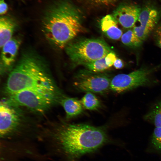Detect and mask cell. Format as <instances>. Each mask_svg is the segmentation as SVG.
I'll list each match as a JSON object with an SVG mask.
<instances>
[{
    "label": "cell",
    "mask_w": 161,
    "mask_h": 161,
    "mask_svg": "<svg viewBox=\"0 0 161 161\" xmlns=\"http://www.w3.org/2000/svg\"><path fill=\"white\" fill-rule=\"evenodd\" d=\"M60 103L66 113V117L70 118L80 114L83 111V106L80 101L76 98L62 97Z\"/></svg>",
    "instance_id": "obj_13"
},
{
    "label": "cell",
    "mask_w": 161,
    "mask_h": 161,
    "mask_svg": "<svg viewBox=\"0 0 161 161\" xmlns=\"http://www.w3.org/2000/svg\"><path fill=\"white\" fill-rule=\"evenodd\" d=\"M118 24L112 14L105 16L102 18L100 21V27L102 32L109 38L114 40L120 38L123 34Z\"/></svg>",
    "instance_id": "obj_12"
},
{
    "label": "cell",
    "mask_w": 161,
    "mask_h": 161,
    "mask_svg": "<svg viewBox=\"0 0 161 161\" xmlns=\"http://www.w3.org/2000/svg\"><path fill=\"white\" fill-rule=\"evenodd\" d=\"M137 5L125 4L118 6L113 12L112 16L123 28L133 27L137 21L141 10Z\"/></svg>",
    "instance_id": "obj_10"
},
{
    "label": "cell",
    "mask_w": 161,
    "mask_h": 161,
    "mask_svg": "<svg viewBox=\"0 0 161 161\" xmlns=\"http://www.w3.org/2000/svg\"><path fill=\"white\" fill-rule=\"evenodd\" d=\"M56 92L38 89L23 90L10 95L7 101L15 106H22L42 113L50 108L56 99Z\"/></svg>",
    "instance_id": "obj_5"
},
{
    "label": "cell",
    "mask_w": 161,
    "mask_h": 161,
    "mask_svg": "<svg viewBox=\"0 0 161 161\" xmlns=\"http://www.w3.org/2000/svg\"><path fill=\"white\" fill-rule=\"evenodd\" d=\"M83 107L85 109L95 110L98 109L100 106V101L92 93L86 92L80 101Z\"/></svg>",
    "instance_id": "obj_17"
},
{
    "label": "cell",
    "mask_w": 161,
    "mask_h": 161,
    "mask_svg": "<svg viewBox=\"0 0 161 161\" xmlns=\"http://www.w3.org/2000/svg\"><path fill=\"white\" fill-rule=\"evenodd\" d=\"M117 58L115 54L113 51L109 52L105 57L106 63L109 68L113 65Z\"/></svg>",
    "instance_id": "obj_21"
},
{
    "label": "cell",
    "mask_w": 161,
    "mask_h": 161,
    "mask_svg": "<svg viewBox=\"0 0 161 161\" xmlns=\"http://www.w3.org/2000/svg\"><path fill=\"white\" fill-rule=\"evenodd\" d=\"M113 65L115 68L117 69H122L124 66L123 61L121 59L118 58H117Z\"/></svg>",
    "instance_id": "obj_23"
},
{
    "label": "cell",
    "mask_w": 161,
    "mask_h": 161,
    "mask_svg": "<svg viewBox=\"0 0 161 161\" xmlns=\"http://www.w3.org/2000/svg\"><path fill=\"white\" fill-rule=\"evenodd\" d=\"M151 142L157 150L161 151V127H156L153 133Z\"/></svg>",
    "instance_id": "obj_19"
},
{
    "label": "cell",
    "mask_w": 161,
    "mask_h": 161,
    "mask_svg": "<svg viewBox=\"0 0 161 161\" xmlns=\"http://www.w3.org/2000/svg\"><path fill=\"white\" fill-rule=\"evenodd\" d=\"M87 70L76 76L74 85L77 89L86 92L103 93L110 89L111 79L109 76Z\"/></svg>",
    "instance_id": "obj_8"
},
{
    "label": "cell",
    "mask_w": 161,
    "mask_h": 161,
    "mask_svg": "<svg viewBox=\"0 0 161 161\" xmlns=\"http://www.w3.org/2000/svg\"><path fill=\"white\" fill-rule=\"evenodd\" d=\"M155 68H141L128 74H121L111 79L110 89L121 93L138 87L151 86L156 83L151 78Z\"/></svg>",
    "instance_id": "obj_6"
},
{
    "label": "cell",
    "mask_w": 161,
    "mask_h": 161,
    "mask_svg": "<svg viewBox=\"0 0 161 161\" xmlns=\"http://www.w3.org/2000/svg\"><path fill=\"white\" fill-rule=\"evenodd\" d=\"M21 44V40L12 38L2 47L1 56V73L12 70Z\"/></svg>",
    "instance_id": "obj_11"
},
{
    "label": "cell",
    "mask_w": 161,
    "mask_h": 161,
    "mask_svg": "<svg viewBox=\"0 0 161 161\" xmlns=\"http://www.w3.org/2000/svg\"><path fill=\"white\" fill-rule=\"evenodd\" d=\"M7 100L1 101L0 135L2 141L18 142L21 117L19 114Z\"/></svg>",
    "instance_id": "obj_7"
},
{
    "label": "cell",
    "mask_w": 161,
    "mask_h": 161,
    "mask_svg": "<svg viewBox=\"0 0 161 161\" xmlns=\"http://www.w3.org/2000/svg\"><path fill=\"white\" fill-rule=\"evenodd\" d=\"M159 17L158 12L152 7L146 6L141 9L132 29L136 35L143 42L154 30Z\"/></svg>",
    "instance_id": "obj_9"
},
{
    "label": "cell",
    "mask_w": 161,
    "mask_h": 161,
    "mask_svg": "<svg viewBox=\"0 0 161 161\" xmlns=\"http://www.w3.org/2000/svg\"><path fill=\"white\" fill-rule=\"evenodd\" d=\"M74 66H85L104 57L113 51L103 40L100 38H81L69 42L65 48Z\"/></svg>",
    "instance_id": "obj_4"
},
{
    "label": "cell",
    "mask_w": 161,
    "mask_h": 161,
    "mask_svg": "<svg viewBox=\"0 0 161 161\" xmlns=\"http://www.w3.org/2000/svg\"><path fill=\"white\" fill-rule=\"evenodd\" d=\"M45 63L33 51L24 52L8 77L5 86L7 93L10 95L29 89L56 92Z\"/></svg>",
    "instance_id": "obj_3"
},
{
    "label": "cell",
    "mask_w": 161,
    "mask_h": 161,
    "mask_svg": "<svg viewBox=\"0 0 161 161\" xmlns=\"http://www.w3.org/2000/svg\"><path fill=\"white\" fill-rule=\"evenodd\" d=\"M143 119L152 123L155 127H161V100L153 106L144 116Z\"/></svg>",
    "instance_id": "obj_15"
},
{
    "label": "cell",
    "mask_w": 161,
    "mask_h": 161,
    "mask_svg": "<svg viewBox=\"0 0 161 161\" xmlns=\"http://www.w3.org/2000/svg\"><path fill=\"white\" fill-rule=\"evenodd\" d=\"M97 2L103 3L107 4L112 2V1H114L115 0H95Z\"/></svg>",
    "instance_id": "obj_24"
},
{
    "label": "cell",
    "mask_w": 161,
    "mask_h": 161,
    "mask_svg": "<svg viewBox=\"0 0 161 161\" xmlns=\"http://www.w3.org/2000/svg\"><path fill=\"white\" fill-rule=\"evenodd\" d=\"M105 57L90 62L84 66L88 70L92 72L103 71L109 68L106 63Z\"/></svg>",
    "instance_id": "obj_18"
},
{
    "label": "cell",
    "mask_w": 161,
    "mask_h": 161,
    "mask_svg": "<svg viewBox=\"0 0 161 161\" xmlns=\"http://www.w3.org/2000/svg\"><path fill=\"white\" fill-rule=\"evenodd\" d=\"M16 28V24L10 18L2 16L0 19V46L2 47L11 39Z\"/></svg>",
    "instance_id": "obj_14"
},
{
    "label": "cell",
    "mask_w": 161,
    "mask_h": 161,
    "mask_svg": "<svg viewBox=\"0 0 161 161\" xmlns=\"http://www.w3.org/2000/svg\"><path fill=\"white\" fill-rule=\"evenodd\" d=\"M8 10V6L7 4L4 0L0 1V14L1 15L5 14Z\"/></svg>",
    "instance_id": "obj_22"
},
{
    "label": "cell",
    "mask_w": 161,
    "mask_h": 161,
    "mask_svg": "<svg viewBox=\"0 0 161 161\" xmlns=\"http://www.w3.org/2000/svg\"><path fill=\"white\" fill-rule=\"evenodd\" d=\"M120 39L123 44L132 48L140 47L143 42L136 35L133 29L129 30L123 34Z\"/></svg>",
    "instance_id": "obj_16"
},
{
    "label": "cell",
    "mask_w": 161,
    "mask_h": 161,
    "mask_svg": "<svg viewBox=\"0 0 161 161\" xmlns=\"http://www.w3.org/2000/svg\"><path fill=\"white\" fill-rule=\"evenodd\" d=\"M153 37L156 44L161 49V22L154 29Z\"/></svg>",
    "instance_id": "obj_20"
},
{
    "label": "cell",
    "mask_w": 161,
    "mask_h": 161,
    "mask_svg": "<svg viewBox=\"0 0 161 161\" xmlns=\"http://www.w3.org/2000/svg\"><path fill=\"white\" fill-rule=\"evenodd\" d=\"M45 143L54 154L78 157L98 149L107 141L102 128L84 124L64 123Z\"/></svg>",
    "instance_id": "obj_1"
},
{
    "label": "cell",
    "mask_w": 161,
    "mask_h": 161,
    "mask_svg": "<svg viewBox=\"0 0 161 161\" xmlns=\"http://www.w3.org/2000/svg\"><path fill=\"white\" fill-rule=\"evenodd\" d=\"M82 20L77 8L68 2L62 1L46 12L42 20V30L51 44L63 49L82 31Z\"/></svg>",
    "instance_id": "obj_2"
}]
</instances>
